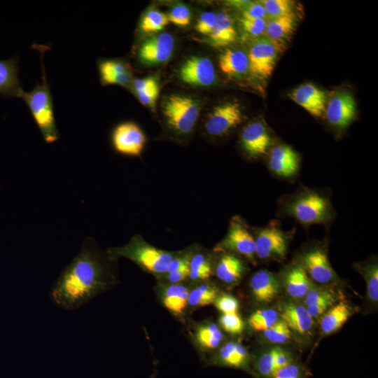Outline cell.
<instances>
[{"label": "cell", "instance_id": "cell-6", "mask_svg": "<svg viewBox=\"0 0 378 378\" xmlns=\"http://www.w3.org/2000/svg\"><path fill=\"white\" fill-rule=\"evenodd\" d=\"M280 52L266 37L255 38L250 45L247 53L251 75L260 80L269 78Z\"/></svg>", "mask_w": 378, "mask_h": 378}, {"label": "cell", "instance_id": "cell-25", "mask_svg": "<svg viewBox=\"0 0 378 378\" xmlns=\"http://www.w3.org/2000/svg\"><path fill=\"white\" fill-rule=\"evenodd\" d=\"M281 317L290 329L300 334L308 332L313 325V318L306 307L300 304H285L282 308Z\"/></svg>", "mask_w": 378, "mask_h": 378}, {"label": "cell", "instance_id": "cell-52", "mask_svg": "<svg viewBox=\"0 0 378 378\" xmlns=\"http://www.w3.org/2000/svg\"><path fill=\"white\" fill-rule=\"evenodd\" d=\"M328 307L329 305L328 304H316L307 306L306 309L309 315L313 318L323 314Z\"/></svg>", "mask_w": 378, "mask_h": 378}, {"label": "cell", "instance_id": "cell-48", "mask_svg": "<svg viewBox=\"0 0 378 378\" xmlns=\"http://www.w3.org/2000/svg\"><path fill=\"white\" fill-rule=\"evenodd\" d=\"M156 85H158V83L154 77L138 78L132 83V88L134 93L144 91Z\"/></svg>", "mask_w": 378, "mask_h": 378}, {"label": "cell", "instance_id": "cell-5", "mask_svg": "<svg viewBox=\"0 0 378 378\" xmlns=\"http://www.w3.org/2000/svg\"><path fill=\"white\" fill-rule=\"evenodd\" d=\"M288 211L304 224L320 223L330 217L328 200L316 192H307L296 198L289 206Z\"/></svg>", "mask_w": 378, "mask_h": 378}, {"label": "cell", "instance_id": "cell-18", "mask_svg": "<svg viewBox=\"0 0 378 378\" xmlns=\"http://www.w3.org/2000/svg\"><path fill=\"white\" fill-rule=\"evenodd\" d=\"M99 80L103 85L127 86L132 82L130 66L116 59H103L97 62Z\"/></svg>", "mask_w": 378, "mask_h": 378}, {"label": "cell", "instance_id": "cell-39", "mask_svg": "<svg viewBox=\"0 0 378 378\" xmlns=\"http://www.w3.org/2000/svg\"><path fill=\"white\" fill-rule=\"evenodd\" d=\"M169 21L180 27L188 25L191 21V13L188 7L183 4L174 6L167 15Z\"/></svg>", "mask_w": 378, "mask_h": 378}, {"label": "cell", "instance_id": "cell-43", "mask_svg": "<svg viewBox=\"0 0 378 378\" xmlns=\"http://www.w3.org/2000/svg\"><path fill=\"white\" fill-rule=\"evenodd\" d=\"M244 30L251 36H260L265 34L267 20L265 19H241Z\"/></svg>", "mask_w": 378, "mask_h": 378}, {"label": "cell", "instance_id": "cell-15", "mask_svg": "<svg viewBox=\"0 0 378 378\" xmlns=\"http://www.w3.org/2000/svg\"><path fill=\"white\" fill-rule=\"evenodd\" d=\"M272 139L266 125L261 121L249 122L244 127L241 135L243 149L251 158L260 157L267 153Z\"/></svg>", "mask_w": 378, "mask_h": 378}, {"label": "cell", "instance_id": "cell-19", "mask_svg": "<svg viewBox=\"0 0 378 378\" xmlns=\"http://www.w3.org/2000/svg\"><path fill=\"white\" fill-rule=\"evenodd\" d=\"M302 266L312 279L318 283L326 284L333 280L335 277V272L330 265L328 256L321 249H313L304 254Z\"/></svg>", "mask_w": 378, "mask_h": 378}, {"label": "cell", "instance_id": "cell-38", "mask_svg": "<svg viewBox=\"0 0 378 378\" xmlns=\"http://www.w3.org/2000/svg\"><path fill=\"white\" fill-rule=\"evenodd\" d=\"M335 301L333 295L329 291L319 288H311L305 295L306 306L316 304L331 305Z\"/></svg>", "mask_w": 378, "mask_h": 378}, {"label": "cell", "instance_id": "cell-28", "mask_svg": "<svg viewBox=\"0 0 378 378\" xmlns=\"http://www.w3.org/2000/svg\"><path fill=\"white\" fill-rule=\"evenodd\" d=\"M189 293L188 289L184 286L171 285L164 290L163 304L172 313L181 314L188 303Z\"/></svg>", "mask_w": 378, "mask_h": 378}, {"label": "cell", "instance_id": "cell-1", "mask_svg": "<svg viewBox=\"0 0 378 378\" xmlns=\"http://www.w3.org/2000/svg\"><path fill=\"white\" fill-rule=\"evenodd\" d=\"M111 259L102 254L92 239H85L78 253L53 284L49 293L51 302L66 311L88 303L114 283L108 265Z\"/></svg>", "mask_w": 378, "mask_h": 378}, {"label": "cell", "instance_id": "cell-20", "mask_svg": "<svg viewBox=\"0 0 378 378\" xmlns=\"http://www.w3.org/2000/svg\"><path fill=\"white\" fill-rule=\"evenodd\" d=\"M250 286L255 299L261 303L272 302L280 292L279 280L267 270L255 272L251 279Z\"/></svg>", "mask_w": 378, "mask_h": 378}, {"label": "cell", "instance_id": "cell-41", "mask_svg": "<svg viewBox=\"0 0 378 378\" xmlns=\"http://www.w3.org/2000/svg\"><path fill=\"white\" fill-rule=\"evenodd\" d=\"M219 321L223 328L229 333L239 334L244 330V323L237 313L223 314Z\"/></svg>", "mask_w": 378, "mask_h": 378}, {"label": "cell", "instance_id": "cell-22", "mask_svg": "<svg viewBox=\"0 0 378 378\" xmlns=\"http://www.w3.org/2000/svg\"><path fill=\"white\" fill-rule=\"evenodd\" d=\"M18 71V62L15 58L0 60V94L20 97L23 90Z\"/></svg>", "mask_w": 378, "mask_h": 378}, {"label": "cell", "instance_id": "cell-50", "mask_svg": "<svg viewBox=\"0 0 378 378\" xmlns=\"http://www.w3.org/2000/svg\"><path fill=\"white\" fill-rule=\"evenodd\" d=\"M291 363L290 356L281 349L277 348L275 356L276 371Z\"/></svg>", "mask_w": 378, "mask_h": 378}, {"label": "cell", "instance_id": "cell-32", "mask_svg": "<svg viewBox=\"0 0 378 378\" xmlns=\"http://www.w3.org/2000/svg\"><path fill=\"white\" fill-rule=\"evenodd\" d=\"M196 337L199 343L209 349L217 347L222 341L223 333L214 323L200 326L197 331Z\"/></svg>", "mask_w": 378, "mask_h": 378}, {"label": "cell", "instance_id": "cell-49", "mask_svg": "<svg viewBox=\"0 0 378 378\" xmlns=\"http://www.w3.org/2000/svg\"><path fill=\"white\" fill-rule=\"evenodd\" d=\"M190 257L188 255L173 258L169 264L167 273H171L176 270L189 267Z\"/></svg>", "mask_w": 378, "mask_h": 378}, {"label": "cell", "instance_id": "cell-26", "mask_svg": "<svg viewBox=\"0 0 378 378\" xmlns=\"http://www.w3.org/2000/svg\"><path fill=\"white\" fill-rule=\"evenodd\" d=\"M243 262L233 254H224L220 258L216 267L217 277L226 284H234L240 280L244 272Z\"/></svg>", "mask_w": 378, "mask_h": 378}, {"label": "cell", "instance_id": "cell-46", "mask_svg": "<svg viewBox=\"0 0 378 378\" xmlns=\"http://www.w3.org/2000/svg\"><path fill=\"white\" fill-rule=\"evenodd\" d=\"M301 368L296 364L290 363L277 370L272 378H302Z\"/></svg>", "mask_w": 378, "mask_h": 378}, {"label": "cell", "instance_id": "cell-36", "mask_svg": "<svg viewBox=\"0 0 378 378\" xmlns=\"http://www.w3.org/2000/svg\"><path fill=\"white\" fill-rule=\"evenodd\" d=\"M277 348H274L259 356L255 363L258 373L263 378H272L275 369V356Z\"/></svg>", "mask_w": 378, "mask_h": 378}, {"label": "cell", "instance_id": "cell-45", "mask_svg": "<svg viewBox=\"0 0 378 378\" xmlns=\"http://www.w3.org/2000/svg\"><path fill=\"white\" fill-rule=\"evenodd\" d=\"M267 14L260 2H250L243 8L242 18L265 19Z\"/></svg>", "mask_w": 378, "mask_h": 378}, {"label": "cell", "instance_id": "cell-17", "mask_svg": "<svg viewBox=\"0 0 378 378\" xmlns=\"http://www.w3.org/2000/svg\"><path fill=\"white\" fill-rule=\"evenodd\" d=\"M298 154L285 144L274 147L270 153L269 166L277 176L289 178L294 176L299 168Z\"/></svg>", "mask_w": 378, "mask_h": 378}, {"label": "cell", "instance_id": "cell-24", "mask_svg": "<svg viewBox=\"0 0 378 378\" xmlns=\"http://www.w3.org/2000/svg\"><path fill=\"white\" fill-rule=\"evenodd\" d=\"M209 36L216 47H225L236 41L237 31L228 13L222 11L216 14V23Z\"/></svg>", "mask_w": 378, "mask_h": 378}, {"label": "cell", "instance_id": "cell-40", "mask_svg": "<svg viewBox=\"0 0 378 378\" xmlns=\"http://www.w3.org/2000/svg\"><path fill=\"white\" fill-rule=\"evenodd\" d=\"M365 276L367 281V291L369 298L373 302L378 300V269L373 264L365 270Z\"/></svg>", "mask_w": 378, "mask_h": 378}, {"label": "cell", "instance_id": "cell-7", "mask_svg": "<svg viewBox=\"0 0 378 378\" xmlns=\"http://www.w3.org/2000/svg\"><path fill=\"white\" fill-rule=\"evenodd\" d=\"M114 150L127 156H139L146 144V136L141 127L133 121H125L118 124L111 134Z\"/></svg>", "mask_w": 378, "mask_h": 378}, {"label": "cell", "instance_id": "cell-14", "mask_svg": "<svg viewBox=\"0 0 378 378\" xmlns=\"http://www.w3.org/2000/svg\"><path fill=\"white\" fill-rule=\"evenodd\" d=\"M297 104L316 117L325 115L328 96L326 92L312 83L301 84L288 93Z\"/></svg>", "mask_w": 378, "mask_h": 378}, {"label": "cell", "instance_id": "cell-44", "mask_svg": "<svg viewBox=\"0 0 378 378\" xmlns=\"http://www.w3.org/2000/svg\"><path fill=\"white\" fill-rule=\"evenodd\" d=\"M214 302L216 308L223 314L237 313L239 302L230 295L223 294L217 298Z\"/></svg>", "mask_w": 378, "mask_h": 378}, {"label": "cell", "instance_id": "cell-31", "mask_svg": "<svg viewBox=\"0 0 378 378\" xmlns=\"http://www.w3.org/2000/svg\"><path fill=\"white\" fill-rule=\"evenodd\" d=\"M216 289L208 284H201L192 289L188 295V303L192 306L204 307L215 302Z\"/></svg>", "mask_w": 378, "mask_h": 378}, {"label": "cell", "instance_id": "cell-10", "mask_svg": "<svg viewBox=\"0 0 378 378\" xmlns=\"http://www.w3.org/2000/svg\"><path fill=\"white\" fill-rule=\"evenodd\" d=\"M325 115L335 128L342 130L349 126L356 115V105L352 94L345 90L335 92L327 101Z\"/></svg>", "mask_w": 378, "mask_h": 378}, {"label": "cell", "instance_id": "cell-35", "mask_svg": "<svg viewBox=\"0 0 378 378\" xmlns=\"http://www.w3.org/2000/svg\"><path fill=\"white\" fill-rule=\"evenodd\" d=\"M270 18L294 13L295 1L290 0H263L260 1Z\"/></svg>", "mask_w": 378, "mask_h": 378}, {"label": "cell", "instance_id": "cell-3", "mask_svg": "<svg viewBox=\"0 0 378 378\" xmlns=\"http://www.w3.org/2000/svg\"><path fill=\"white\" fill-rule=\"evenodd\" d=\"M107 254L115 260L124 257L155 274L167 272L174 255L146 243L139 235L134 236L125 246L109 248Z\"/></svg>", "mask_w": 378, "mask_h": 378}, {"label": "cell", "instance_id": "cell-16", "mask_svg": "<svg viewBox=\"0 0 378 378\" xmlns=\"http://www.w3.org/2000/svg\"><path fill=\"white\" fill-rule=\"evenodd\" d=\"M297 20L295 13L270 18L267 21L265 37L270 40L281 52H283L295 30Z\"/></svg>", "mask_w": 378, "mask_h": 378}, {"label": "cell", "instance_id": "cell-4", "mask_svg": "<svg viewBox=\"0 0 378 378\" xmlns=\"http://www.w3.org/2000/svg\"><path fill=\"white\" fill-rule=\"evenodd\" d=\"M162 113L167 123L179 134H188L194 128L200 114L198 102L187 96L171 94L164 101Z\"/></svg>", "mask_w": 378, "mask_h": 378}, {"label": "cell", "instance_id": "cell-47", "mask_svg": "<svg viewBox=\"0 0 378 378\" xmlns=\"http://www.w3.org/2000/svg\"><path fill=\"white\" fill-rule=\"evenodd\" d=\"M159 94V85H156L142 92H136L139 101L144 105L152 106L155 103V101Z\"/></svg>", "mask_w": 378, "mask_h": 378}, {"label": "cell", "instance_id": "cell-21", "mask_svg": "<svg viewBox=\"0 0 378 378\" xmlns=\"http://www.w3.org/2000/svg\"><path fill=\"white\" fill-rule=\"evenodd\" d=\"M221 71L230 78H240L249 71L247 53L237 48H225L219 55Z\"/></svg>", "mask_w": 378, "mask_h": 378}, {"label": "cell", "instance_id": "cell-37", "mask_svg": "<svg viewBox=\"0 0 378 378\" xmlns=\"http://www.w3.org/2000/svg\"><path fill=\"white\" fill-rule=\"evenodd\" d=\"M290 329L281 319L264 330V337L271 343L282 344L290 338Z\"/></svg>", "mask_w": 378, "mask_h": 378}, {"label": "cell", "instance_id": "cell-23", "mask_svg": "<svg viewBox=\"0 0 378 378\" xmlns=\"http://www.w3.org/2000/svg\"><path fill=\"white\" fill-rule=\"evenodd\" d=\"M283 279L287 293L293 298L305 297L312 288L307 273L302 265H295L287 268Z\"/></svg>", "mask_w": 378, "mask_h": 378}, {"label": "cell", "instance_id": "cell-12", "mask_svg": "<svg viewBox=\"0 0 378 378\" xmlns=\"http://www.w3.org/2000/svg\"><path fill=\"white\" fill-rule=\"evenodd\" d=\"M174 38L169 33H162L145 40L137 52L139 60L147 65L167 62L172 55Z\"/></svg>", "mask_w": 378, "mask_h": 378}, {"label": "cell", "instance_id": "cell-13", "mask_svg": "<svg viewBox=\"0 0 378 378\" xmlns=\"http://www.w3.org/2000/svg\"><path fill=\"white\" fill-rule=\"evenodd\" d=\"M255 254L260 259H281L287 251V239L284 233L275 226H268L258 234Z\"/></svg>", "mask_w": 378, "mask_h": 378}, {"label": "cell", "instance_id": "cell-11", "mask_svg": "<svg viewBox=\"0 0 378 378\" xmlns=\"http://www.w3.org/2000/svg\"><path fill=\"white\" fill-rule=\"evenodd\" d=\"M216 76L213 62L206 57L192 56L178 69L181 80L194 86H210L215 83Z\"/></svg>", "mask_w": 378, "mask_h": 378}, {"label": "cell", "instance_id": "cell-33", "mask_svg": "<svg viewBox=\"0 0 378 378\" xmlns=\"http://www.w3.org/2000/svg\"><path fill=\"white\" fill-rule=\"evenodd\" d=\"M189 276L192 280H205L212 274V267L209 260L203 254L197 253L190 258Z\"/></svg>", "mask_w": 378, "mask_h": 378}, {"label": "cell", "instance_id": "cell-51", "mask_svg": "<svg viewBox=\"0 0 378 378\" xmlns=\"http://www.w3.org/2000/svg\"><path fill=\"white\" fill-rule=\"evenodd\" d=\"M190 274L189 267L167 274V279L172 284H176L186 279Z\"/></svg>", "mask_w": 378, "mask_h": 378}, {"label": "cell", "instance_id": "cell-27", "mask_svg": "<svg viewBox=\"0 0 378 378\" xmlns=\"http://www.w3.org/2000/svg\"><path fill=\"white\" fill-rule=\"evenodd\" d=\"M351 314L349 307L343 302H340L329 309L322 317L321 328L326 334L337 331L348 320Z\"/></svg>", "mask_w": 378, "mask_h": 378}, {"label": "cell", "instance_id": "cell-30", "mask_svg": "<svg viewBox=\"0 0 378 378\" xmlns=\"http://www.w3.org/2000/svg\"><path fill=\"white\" fill-rule=\"evenodd\" d=\"M167 15L157 10H149L142 17L139 28L144 33H152L162 30L169 24Z\"/></svg>", "mask_w": 378, "mask_h": 378}, {"label": "cell", "instance_id": "cell-42", "mask_svg": "<svg viewBox=\"0 0 378 378\" xmlns=\"http://www.w3.org/2000/svg\"><path fill=\"white\" fill-rule=\"evenodd\" d=\"M216 20V14L214 12H204L197 19L195 28L197 32L209 36L213 31Z\"/></svg>", "mask_w": 378, "mask_h": 378}, {"label": "cell", "instance_id": "cell-29", "mask_svg": "<svg viewBox=\"0 0 378 378\" xmlns=\"http://www.w3.org/2000/svg\"><path fill=\"white\" fill-rule=\"evenodd\" d=\"M218 357L222 364L239 368L246 365L248 352L241 344L228 342L220 349Z\"/></svg>", "mask_w": 378, "mask_h": 378}, {"label": "cell", "instance_id": "cell-8", "mask_svg": "<svg viewBox=\"0 0 378 378\" xmlns=\"http://www.w3.org/2000/svg\"><path fill=\"white\" fill-rule=\"evenodd\" d=\"M217 251H236L254 262L255 241L245 223L238 216L230 223L228 232L224 239L216 246Z\"/></svg>", "mask_w": 378, "mask_h": 378}, {"label": "cell", "instance_id": "cell-34", "mask_svg": "<svg viewBox=\"0 0 378 378\" xmlns=\"http://www.w3.org/2000/svg\"><path fill=\"white\" fill-rule=\"evenodd\" d=\"M277 321L278 314L275 310L259 309L251 315L248 323L255 330L264 331L272 326Z\"/></svg>", "mask_w": 378, "mask_h": 378}, {"label": "cell", "instance_id": "cell-9", "mask_svg": "<svg viewBox=\"0 0 378 378\" xmlns=\"http://www.w3.org/2000/svg\"><path fill=\"white\" fill-rule=\"evenodd\" d=\"M243 113L240 104L228 102L216 106L207 118L205 129L211 136L227 134L242 122Z\"/></svg>", "mask_w": 378, "mask_h": 378}, {"label": "cell", "instance_id": "cell-2", "mask_svg": "<svg viewBox=\"0 0 378 378\" xmlns=\"http://www.w3.org/2000/svg\"><path fill=\"white\" fill-rule=\"evenodd\" d=\"M41 83H37L30 92H22L20 98L27 104L44 141L52 144L59 138L56 125L52 97L47 83L43 63Z\"/></svg>", "mask_w": 378, "mask_h": 378}]
</instances>
